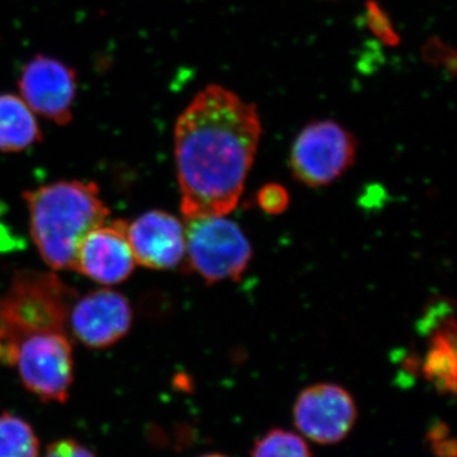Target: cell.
<instances>
[{
    "label": "cell",
    "instance_id": "6",
    "mask_svg": "<svg viewBox=\"0 0 457 457\" xmlns=\"http://www.w3.org/2000/svg\"><path fill=\"white\" fill-rule=\"evenodd\" d=\"M13 368L23 386L44 402L65 403L73 384V345L68 333L27 337L18 345Z\"/></svg>",
    "mask_w": 457,
    "mask_h": 457
},
{
    "label": "cell",
    "instance_id": "16",
    "mask_svg": "<svg viewBox=\"0 0 457 457\" xmlns=\"http://www.w3.org/2000/svg\"><path fill=\"white\" fill-rule=\"evenodd\" d=\"M427 442L436 457H456L455 438L451 436L446 423L436 422L427 432Z\"/></svg>",
    "mask_w": 457,
    "mask_h": 457
},
{
    "label": "cell",
    "instance_id": "20",
    "mask_svg": "<svg viewBox=\"0 0 457 457\" xmlns=\"http://www.w3.org/2000/svg\"><path fill=\"white\" fill-rule=\"evenodd\" d=\"M200 457H228L225 455H221V453H207V455L200 456Z\"/></svg>",
    "mask_w": 457,
    "mask_h": 457
},
{
    "label": "cell",
    "instance_id": "8",
    "mask_svg": "<svg viewBox=\"0 0 457 457\" xmlns=\"http://www.w3.org/2000/svg\"><path fill=\"white\" fill-rule=\"evenodd\" d=\"M21 97L33 112L59 126L73 120L77 97V74L71 66L54 57L37 55L22 69Z\"/></svg>",
    "mask_w": 457,
    "mask_h": 457
},
{
    "label": "cell",
    "instance_id": "15",
    "mask_svg": "<svg viewBox=\"0 0 457 457\" xmlns=\"http://www.w3.org/2000/svg\"><path fill=\"white\" fill-rule=\"evenodd\" d=\"M251 457H312V453L296 433L273 428L255 441Z\"/></svg>",
    "mask_w": 457,
    "mask_h": 457
},
{
    "label": "cell",
    "instance_id": "5",
    "mask_svg": "<svg viewBox=\"0 0 457 457\" xmlns=\"http://www.w3.org/2000/svg\"><path fill=\"white\" fill-rule=\"evenodd\" d=\"M357 140L341 123L321 120L306 125L291 147L295 179L311 187H323L338 179L354 163Z\"/></svg>",
    "mask_w": 457,
    "mask_h": 457
},
{
    "label": "cell",
    "instance_id": "10",
    "mask_svg": "<svg viewBox=\"0 0 457 457\" xmlns=\"http://www.w3.org/2000/svg\"><path fill=\"white\" fill-rule=\"evenodd\" d=\"M137 261L126 237V221L99 225L89 231L75 258L74 270L101 285L121 284L134 272Z\"/></svg>",
    "mask_w": 457,
    "mask_h": 457
},
{
    "label": "cell",
    "instance_id": "14",
    "mask_svg": "<svg viewBox=\"0 0 457 457\" xmlns=\"http://www.w3.org/2000/svg\"><path fill=\"white\" fill-rule=\"evenodd\" d=\"M40 442L31 425L12 413L0 416V457H38Z\"/></svg>",
    "mask_w": 457,
    "mask_h": 457
},
{
    "label": "cell",
    "instance_id": "4",
    "mask_svg": "<svg viewBox=\"0 0 457 457\" xmlns=\"http://www.w3.org/2000/svg\"><path fill=\"white\" fill-rule=\"evenodd\" d=\"M188 266L209 284L239 281L252 258L242 228L222 216L187 219L185 228Z\"/></svg>",
    "mask_w": 457,
    "mask_h": 457
},
{
    "label": "cell",
    "instance_id": "12",
    "mask_svg": "<svg viewBox=\"0 0 457 457\" xmlns=\"http://www.w3.org/2000/svg\"><path fill=\"white\" fill-rule=\"evenodd\" d=\"M36 113L21 96L0 95V153H20L40 143Z\"/></svg>",
    "mask_w": 457,
    "mask_h": 457
},
{
    "label": "cell",
    "instance_id": "13",
    "mask_svg": "<svg viewBox=\"0 0 457 457\" xmlns=\"http://www.w3.org/2000/svg\"><path fill=\"white\" fill-rule=\"evenodd\" d=\"M423 374L441 394L456 392V326L453 318L442 321L431 338Z\"/></svg>",
    "mask_w": 457,
    "mask_h": 457
},
{
    "label": "cell",
    "instance_id": "18",
    "mask_svg": "<svg viewBox=\"0 0 457 457\" xmlns=\"http://www.w3.org/2000/svg\"><path fill=\"white\" fill-rule=\"evenodd\" d=\"M368 22L370 29L375 33L378 37L387 45H395L399 38L394 31L392 22L387 20L386 14L384 13L383 9L378 7L376 3H369L368 5Z\"/></svg>",
    "mask_w": 457,
    "mask_h": 457
},
{
    "label": "cell",
    "instance_id": "3",
    "mask_svg": "<svg viewBox=\"0 0 457 457\" xmlns=\"http://www.w3.org/2000/svg\"><path fill=\"white\" fill-rule=\"evenodd\" d=\"M77 293L56 275L21 270L0 297V363L13 366L20 343L45 332L68 333Z\"/></svg>",
    "mask_w": 457,
    "mask_h": 457
},
{
    "label": "cell",
    "instance_id": "1",
    "mask_svg": "<svg viewBox=\"0 0 457 457\" xmlns=\"http://www.w3.org/2000/svg\"><path fill=\"white\" fill-rule=\"evenodd\" d=\"M253 104L210 84L177 119L174 158L186 219L222 216L236 209L260 145Z\"/></svg>",
    "mask_w": 457,
    "mask_h": 457
},
{
    "label": "cell",
    "instance_id": "2",
    "mask_svg": "<svg viewBox=\"0 0 457 457\" xmlns=\"http://www.w3.org/2000/svg\"><path fill=\"white\" fill-rule=\"evenodd\" d=\"M23 197L33 242L53 270H74L84 237L110 216L95 182L62 180L26 192Z\"/></svg>",
    "mask_w": 457,
    "mask_h": 457
},
{
    "label": "cell",
    "instance_id": "7",
    "mask_svg": "<svg viewBox=\"0 0 457 457\" xmlns=\"http://www.w3.org/2000/svg\"><path fill=\"white\" fill-rule=\"evenodd\" d=\"M356 420V403L339 385H312L295 402V426L319 445H335L345 440Z\"/></svg>",
    "mask_w": 457,
    "mask_h": 457
},
{
    "label": "cell",
    "instance_id": "9",
    "mask_svg": "<svg viewBox=\"0 0 457 457\" xmlns=\"http://www.w3.org/2000/svg\"><path fill=\"white\" fill-rule=\"evenodd\" d=\"M132 324V309L122 294L96 290L75 300L69 314L71 333L93 350L111 347L128 335Z\"/></svg>",
    "mask_w": 457,
    "mask_h": 457
},
{
    "label": "cell",
    "instance_id": "19",
    "mask_svg": "<svg viewBox=\"0 0 457 457\" xmlns=\"http://www.w3.org/2000/svg\"><path fill=\"white\" fill-rule=\"evenodd\" d=\"M44 457H96V455L79 442L62 440L50 445Z\"/></svg>",
    "mask_w": 457,
    "mask_h": 457
},
{
    "label": "cell",
    "instance_id": "17",
    "mask_svg": "<svg viewBox=\"0 0 457 457\" xmlns=\"http://www.w3.org/2000/svg\"><path fill=\"white\" fill-rule=\"evenodd\" d=\"M257 200L261 209L270 215L284 212L290 204L287 189L278 183H270L262 187L258 192Z\"/></svg>",
    "mask_w": 457,
    "mask_h": 457
},
{
    "label": "cell",
    "instance_id": "11",
    "mask_svg": "<svg viewBox=\"0 0 457 457\" xmlns=\"http://www.w3.org/2000/svg\"><path fill=\"white\" fill-rule=\"evenodd\" d=\"M126 237L135 261L147 269H174L186 257L185 227L170 212L153 210L126 222Z\"/></svg>",
    "mask_w": 457,
    "mask_h": 457
}]
</instances>
